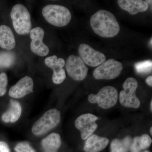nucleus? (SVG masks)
I'll return each mask as SVG.
<instances>
[{
    "label": "nucleus",
    "instance_id": "f257e3e1",
    "mask_svg": "<svg viewBox=\"0 0 152 152\" xmlns=\"http://www.w3.org/2000/svg\"><path fill=\"white\" fill-rule=\"evenodd\" d=\"M90 24L94 32L102 37H113L120 31L119 24L115 17L105 10H100L93 15Z\"/></svg>",
    "mask_w": 152,
    "mask_h": 152
},
{
    "label": "nucleus",
    "instance_id": "f03ea898",
    "mask_svg": "<svg viewBox=\"0 0 152 152\" xmlns=\"http://www.w3.org/2000/svg\"><path fill=\"white\" fill-rule=\"evenodd\" d=\"M42 14L48 23L56 26L64 27L70 22V12L64 6L49 4L44 7Z\"/></svg>",
    "mask_w": 152,
    "mask_h": 152
},
{
    "label": "nucleus",
    "instance_id": "7ed1b4c3",
    "mask_svg": "<svg viewBox=\"0 0 152 152\" xmlns=\"http://www.w3.org/2000/svg\"><path fill=\"white\" fill-rule=\"evenodd\" d=\"M10 16L15 31L20 35L27 34L31 30V15L23 5L18 4L11 10Z\"/></svg>",
    "mask_w": 152,
    "mask_h": 152
},
{
    "label": "nucleus",
    "instance_id": "20e7f679",
    "mask_svg": "<svg viewBox=\"0 0 152 152\" xmlns=\"http://www.w3.org/2000/svg\"><path fill=\"white\" fill-rule=\"evenodd\" d=\"M61 113L56 109L47 111L33 125L32 132L37 136L42 135L54 129L59 124Z\"/></svg>",
    "mask_w": 152,
    "mask_h": 152
},
{
    "label": "nucleus",
    "instance_id": "39448f33",
    "mask_svg": "<svg viewBox=\"0 0 152 152\" xmlns=\"http://www.w3.org/2000/svg\"><path fill=\"white\" fill-rule=\"evenodd\" d=\"M118 99V91L115 88L111 86H105L97 94H90L88 101L92 104H97L100 107L108 109L113 107Z\"/></svg>",
    "mask_w": 152,
    "mask_h": 152
},
{
    "label": "nucleus",
    "instance_id": "423d86ee",
    "mask_svg": "<svg viewBox=\"0 0 152 152\" xmlns=\"http://www.w3.org/2000/svg\"><path fill=\"white\" fill-rule=\"evenodd\" d=\"M138 83L135 79L129 77L124 83V90L119 95L120 102L124 107L137 109L140 105V102L136 95Z\"/></svg>",
    "mask_w": 152,
    "mask_h": 152
},
{
    "label": "nucleus",
    "instance_id": "0eeeda50",
    "mask_svg": "<svg viewBox=\"0 0 152 152\" xmlns=\"http://www.w3.org/2000/svg\"><path fill=\"white\" fill-rule=\"evenodd\" d=\"M123 69L122 64L114 59H110L98 66L93 72L96 80H113L118 77Z\"/></svg>",
    "mask_w": 152,
    "mask_h": 152
},
{
    "label": "nucleus",
    "instance_id": "6e6552de",
    "mask_svg": "<svg viewBox=\"0 0 152 152\" xmlns=\"http://www.w3.org/2000/svg\"><path fill=\"white\" fill-rule=\"evenodd\" d=\"M68 75L76 81H82L86 77L88 69L80 57L71 55L66 64Z\"/></svg>",
    "mask_w": 152,
    "mask_h": 152
},
{
    "label": "nucleus",
    "instance_id": "1a4fd4ad",
    "mask_svg": "<svg viewBox=\"0 0 152 152\" xmlns=\"http://www.w3.org/2000/svg\"><path fill=\"white\" fill-rule=\"evenodd\" d=\"M99 118L93 114H83L77 118L75 121L76 128L81 132V137L83 140L92 135L97 128L96 121Z\"/></svg>",
    "mask_w": 152,
    "mask_h": 152
},
{
    "label": "nucleus",
    "instance_id": "9d476101",
    "mask_svg": "<svg viewBox=\"0 0 152 152\" xmlns=\"http://www.w3.org/2000/svg\"><path fill=\"white\" fill-rule=\"evenodd\" d=\"M78 51L80 58L90 66H97L106 61V56L103 53L96 50L87 44H80Z\"/></svg>",
    "mask_w": 152,
    "mask_h": 152
},
{
    "label": "nucleus",
    "instance_id": "9b49d317",
    "mask_svg": "<svg viewBox=\"0 0 152 152\" xmlns=\"http://www.w3.org/2000/svg\"><path fill=\"white\" fill-rule=\"evenodd\" d=\"M30 38L32 40L31 49L35 54L44 57L49 53L48 47L43 42L45 31L42 28L37 27L32 29L30 32Z\"/></svg>",
    "mask_w": 152,
    "mask_h": 152
},
{
    "label": "nucleus",
    "instance_id": "f8f14e48",
    "mask_svg": "<svg viewBox=\"0 0 152 152\" xmlns=\"http://www.w3.org/2000/svg\"><path fill=\"white\" fill-rule=\"evenodd\" d=\"M45 64L53 71L52 80L56 84H60L66 78L65 71L63 69L65 64L64 60L58 58L56 56L48 57L45 59Z\"/></svg>",
    "mask_w": 152,
    "mask_h": 152
},
{
    "label": "nucleus",
    "instance_id": "ddd939ff",
    "mask_svg": "<svg viewBox=\"0 0 152 152\" xmlns=\"http://www.w3.org/2000/svg\"><path fill=\"white\" fill-rule=\"evenodd\" d=\"M33 88L34 82L32 79L26 76L11 87L9 91V95L11 97L20 99L32 93Z\"/></svg>",
    "mask_w": 152,
    "mask_h": 152
},
{
    "label": "nucleus",
    "instance_id": "4468645a",
    "mask_svg": "<svg viewBox=\"0 0 152 152\" xmlns=\"http://www.w3.org/2000/svg\"><path fill=\"white\" fill-rule=\"evenodd\" d=\"M118 4L122 10L132 15L145 12L148 8V4L142 0H118Z\"/></svg>",
    "mask_w": 152,
    "mask_h": 152
},
{
    "label": "nucleus",
    "instance_id": "2eb2a0df",
    "mask_svg": "<svg viewBox=\"0 0 152 152\" xmlns=\"http://www.w3.org/2000/svg\"><path fill=\"white\" fill-rule=\"evenodd\" d=\"M108 139L92 135L90 137L85 143L84 150L86 152H99L105 148L108 145Z\"/></svg>",
    "mask_w": 152,
    "mask_h": 152
},
{
    "label": "nucleus",
    "instance_id": "dca6fc26",
    "mask_svg": "<svg viewBox=\"0 0 152 152\" xmlns=\"http://www.w3.org/2000/svg\"><path fill=\"white\" fill-rule=\"evenodd\" d=\"M16 42L13 33L10 28L6 26H0V47L10 50L15 48Z\"/></svg>",
    "mask_w": 152,
    "mask_h": 152
},
{
    "label": "nucleus",
    "instance_id": "f3484780",
    "mask_svg": "<svg viewBox=\"0 0 152 152\" xmlns=\"http://www.w3.org/2000/svg\"><path fill=\"white\" fill-rule=\"evenodd\" d=\"M22 113L20 104L16 101L11 99L10 108L2 116V119L6 123H15L18 120Z\"/></svg>",
    "mask_w": 152,
    "mask_h": 152
},
{
    "label": "nucleus",
    "instance_id": "a211bd4d",
    "mask_svg": "<svg viewBox=\"0 0 152 152\" xmlns=\"http://www.w3.org/2000/svg\"><path fill=\"white\" fill-rule=\"evenodd\" d=\"M61 145L60 135L52 133L42 140V145L44 152H57Z\"/></svg>",
    "mask_w": 152,
    "mask_h": 152
},
{
    "label": "nucleus",
    "instance_id": "6ab92c4d",
    "mask_svg": "<svg viewBox=\"0 0 152 152\" xmlns=\"http://www.w3.org/2000/svg\"><path fill=\"white\" fill-rule=\"evenodd\" d=\"M132 142V138L129 137L122 140L115 139L111 143L110 152H128Z\"/></svg>",
    "mask_w": 152,
    "mask_h": 152
},
{
    "label": "nucleus",
    "instance_id": "aec40b11",
    "mask_svg": "<svg viewBox=\"0 0 152 152\" xmlns=\"http://www.w3.org/2000/svg\"><path fill=\"white\" fill-rule=\"evenodd\" d=\"M15 57L10 52L0 53V68H9L15 62Z\"/></svg>",
    "mask_w": 152,
    "mask_h": 152
},
{
    "label": "nucleus",
    "instance_id": "412c9836",
    "mask_svg": "<svg viewBox=\"0 0 152 152\" xmlns=\"http://www.w3.org/2000/svg\"><path fill=\"white\" fill-rule=\"evenodd\" d=\"M152 61L148 60L136 63L135 68L138 73H148L152 71Z\"/></svg>",
    "mask_w": 152,
    "mask_h": 152
},
{
    "label": "nucleus",
    "instance_id": "4be33fe9",
    "mask_svg": "<svg viewBox=\"0 0 152 152\" xmlns=\"http://www.w3.org/2000/svg\"><path fill=\"white\" fill-rule=\"evenodd\" d=\"M16 152H36L27 142H23L17 144L15 148Z\"/></svg>",
    "mask_w": 152,
    "mask_h": 152
},
{
    "label": "nucleus",
    "instance_id": "5701e85b",
    "mask_svg": "<svg viewBox=\"0 0 152 152\" xmlns=\"http://www.w3.org/2000/svg\"><path fill=\"white\" fill-rule=\"evenodd\" d=\"M8 84V78L5 73L0 74V96L5 94Z\"/></svg>",
    "mask_w": 152,
    "mask_h": 152
},
{
    "label": "nucleus",
    "instance_id": "b1692460",
    "mask_svg": "<svg viewBox=\"0 0 152 152\" xmlns=\"http://www.w3.org/2000/svg\"><path fill=\"white\" fill-rule=\"evenodd\" d=\"M140 140L142 150L146 149L148 148L152 143L151 138L147 134H145L140 137Z\"/></svg>",
    "mask_w": 152,
    "mask_h": 152
},
{
    "label": "nucleus",
    "instance_id": "393cba45",
    "mask_svg": "<svg viewBox=\"0 0 152 152\" xmlns=\"http://www.w3.org/2000/svg\"><path fill=\"white\" fill-rule=\"evenodd\" d=\"M0 152H11L8 145L5 142L0 141Z\"/></svg>",
    "mask_w": 152,
    "mask_h": 152
},
{
    "label": "nucleus",
    "instance_id": "a878e982",
    "mask_svg": "<svg viewBox=\"0 0 152 152\" xmlns=\"http://www.w3.org/2000/svg\"><path fill=\"white\" fill-rule=\"evenodd\" d=\"M147 83L150 86H152V76H151L148 77L147 78L146 80Z\"/></svg>",
    "mask_w": 152,
    "mask_h": 152
},
{
    "label": "nucleus",
    "instance_id": "bb28decb",
    "mask_svg": "<svg viewBox=\"0 0 152 152\" xmlns=\"http://www.w3.org/2000/svg\"><path fill=\"white\" fill-rule=\"evenodd\" d=\"M152 101H151V111H152Z\"/></svg>",
    "mask_w": 152,
    "mask_h": 152
},
{
    "label": "nucleus",
    "instance_id": "cd10ccee",
    "mask_svg": "<svg viewBox=\"0 0 152 152\" xmlns=\"http://www.w3.org/2000/svg\"><path fill=\"white\" fill-rule=\"evenodd\" d=\"M150 133H151V134H152V128L151 127L150 129Z\"/></svg>",
    "mask_w": 152,
    "mask_h": 152
},
{
    "label": "nucleus",
    "instance_id": "c85d7f7f",
    "mask_svg": "<svg viewBox=\"0 0 152 152\" xmlns=\"http://www.w3.org/2000/svg\"><path fill=\"white\" fill-rule=\"evenodd\" d=\"M141 152H150L149 151H144Z\"/></svg>",
    "mask_w": 152,
    "mask_h": 152
}]
</instances>
